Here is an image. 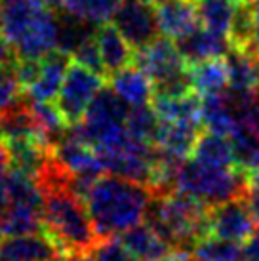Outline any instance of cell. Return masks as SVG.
I'll list each match as a JSON object with an SVG mask.
<instances>
[{
  "label": "cell",
  "instance_id": "1",
  "mask_svg": "<svg viewBox=\"0 0 259 261\" xmlns=\"http://www.w3.org/2000/svg\"><path fill=\"white\" fill-rule=\"evenodd\" d=\"M42 193L44 232L54 240L67 259L92 255L99 244L84 196L76 191V181L51 156L36 175Z\"/></svg>",
  "mask_w": 259,
  "mask_h": 261
},
{
  "label": "cell",
  "instance_id": "2",
  "mask_svg": "<svg viewBox=\"0 0 259 261\" xmlns=\"http://www.w3.org/2000/svg\"><path fill=\"white\" fill-rule=\"evenodd\" d=\"M84 200L99 240H107L143 223L152 193L141 183L105 174L95 179Z\"/></svg>",
  "mask_w": 259,
  "mask_h": 261
},
{
  "label": "cell",
  "instance_id": "3",
  "mask_svg": "<svg viewBox=\"0 0 259 261\" xmlns=\"http://www.w3.org/2000/svg\"><path fill=\"white\" fill-rule=\"evenodd\" d=\"M2 35L19 59H44L58 50V17L44 0H2Z\"/></svg>",
  "mask_w": 259,
  "mask_h": 261
},
{
  "label": "cell",
  "instance_id": "4",
  "mask_svg": "<svg viewBox=\"0 0 259 261\" xmlns=\"http://www.w3.org/2000/svg\"><path fill=\"white\" fill-rule=\"evenodd\" d=\"M208 212L210 208L200 200L181 191H173L160 196L152 195L145 221L173 250L191 252L198 240L210 237Z\"/></svg>",
  "mask_w": 259,
  "mask_h": 261
},
{
  "label": "cell",
  "instance_id": "5",
  "mask_svg": "<svg viewBox=\"0 0 259 261\" xmlns=\"http://www.w3.org/2000/svg\"><path fill=\"white\" fill-rule=\"evenodd\" d=\"M250 175L237 166H214L196 159L185 160L177 174V191L214 208L229 200L246 198Z\"/></svg>",
  "mask_w": 259,
  "mask_h": 261
},
{
  "label": "cell",
  "instance_id": "6",
  "mask_svg": "<svg viewBox=\"0 0 259 261\" xmlns=\"http://www.w3.org/2000/svg\"><path fill=\"white\" fill-rule=\"evenodd\" d=\"M105 82L107 79H103L101 74L90 71L72 59L67 69L61 92L56 99V107L59 109L67 126H74L84 118L95 95L105 88Z\"/></svg>",
  "mask_w": 259,
  "mask_h": 261
},
{
  "label": "cell",
  "instance_id": "7",
  "mask_svg": "<svg viewBox=\"0 0 259 261\" xmlns=\"http://www.w3.org/2000/svg\"><path fill=\"white\" fill-rule=\"evenodd\" d=\"M255 227H257V221L253 218L246 198L229 200V202L210 208L208 212L210 237L242 244L252 237Z\"/></svg>",
  "mask_w": 259,
  "mask_h": 261
},
{
  "label": "cell",
  "instance_id": "8",
  "mask_svg": "<svg viewBox=\"0 0 259 261\" xmlns=\"http://www.w3.org/2000/svg\"><path fill=\"white\" fill-rule=\"evenodd\" d=\"M113 25L120 31L134 50H141L160 37L157 10L151 4L139 0H122L120 8L113 17Z\"/></svg>",
  "mask_w": 259,
  "mask_h": 261
},
{
  "label": "cell",
  "instance_id": "9",
  "mask_svg": "<svg viewBox=\"0 0 259 261\" xmlns=\"http://www.w3.org/2000/svg\"><path fill=\"white\" fill-rule=\"evenodd\" d=\"M154 10L160 37L170 38L173 42L200 27L198 6L194 0H162Z\"/></svg>",
  "mask_w": 259,
  "mask_h": 261
},
{
  "label": "cell",
  "instance_id": "10",
  "mask_svg": "<svg viewBox=\"0 0 259 261\" xmlns=\"http://www.w3.org/2000/svg\"><path fill=\"white\" fill-rule=\"evenodd\" d=\"M67 259L46 232L6 237L0 242V261H63Z\"/></svg>",
  "mask_w": 259,
  "mask_h": 261
},
{
  "label": "cell",
  "instance_id": "11",
  "mask_svg": "<svg viewBox=\"0 0 259 261\" xmlns=\"http://www.w3.org/2000/svg\"><path fill=\"white\" fill-rule=\"evenodd\" d=\"M200 122L187 120H160L154 147L173 159L185 162L193 156L194 145L202 134Z\"/></svg>",
  "mask_w": 259,
  "mask_h": 261
},
{
  "label": "cell",
  "instance_id": "12",
  "mask_svg": "<svg viewBox=\"0 0 259 261\" xmlns=\"http://www.w3.org/2000/svg\"><path fill=\"white\" fill-rule=\"evenodd\" d=\"M175 46H177L181 58L185 59V63L189 67L198 65V63L208 61V59L227 58L232 51L229 38L204 29L202 25L198 29H194L193 33H189L187 37L175 40Z\"/></svg>",
  "mask_w": 259,
  "mask_h": 261
},
{
  "label": "cell",
  "instance_id": "13",
  "mask_svg": "<svg viewBox=\"0 0 259 261\" xmlns=\"http://www.w3.org/2000/svg\"><path fill=\"white\" fill-rule=\"evenodd\" d=\"M71 61L72 58L63 50H56L51 51L50 56H46L42 59V67H40L38 79L27 90V97L33 99V101L56 103Z\"/></svg>",
  "mask_w": 259,
  "mask_h": 261
},
{
  "label": "cell",
  "instance_id": "14",
  "mask_svg": "<svg viewBox=\"0 0 259 261\" xmlns=\"http://www.w3.org/2000/svg\"><path fill=\"white\" fill-rule=\"evenodd\" d=\"M94 35L97 48H99L101 63H103L109 76L122 71L126 67L134 65L136 50L130 46V42L120 35V31L116 29L113 23L99 25Z\"/></svg>",
  "mask_w": 259,
  "mask_h": 261
},
{
  "label": "cell",
  "instance_id": "15",
  "mask_svg": "<svg viewBox=\"0 0 259 261\" xmlns=\"http://www.w3.org/2000/svg\"><path fill=\"white\" fill-rule=\"evenodd\" d=\"M120 240L137 261H160L168 254L175 252L147 221L122 232Z\"/></svg>",
  "mask_w": 259,
  "mask_h": 261
},
{
  "label": "cell",
  "instance_id": "16",
  "mask_svg": "<svg viewBox=\"0 0 259 261\" xmlns=\"http://www.w3.org/2000/svg\"><path fill=\"white\" fill-rule=\"evenodd\" d=\"M111 88L115 94L128 103L130 107L149 105L154 97V86L151 79L137 65H130L118 73L111 74Z\"/></svg>",
  "mask_w": 259,
  "mask_h": 261
},
{
  "label": "cell",
  "instance_id": "17",
  "mask_svg": "<svg viewBox=\"0 0 259 261\" xmlns=\"http://www.w3.org/2000/svg\"><path fill=\"white\" fill-rule=\"evenodd\" d=\"M202 122L212 134L225 138L232 136L238 126V115L229 92L202 97Z\"/></svg>",
  "mask_w": 259,
  "mask_h": 261
},
{
  "label": "cell",
  "instance_id": "18",
  "mask_svg": "<svg viewBox=\"0 0 259 261\" xmlns=\"http://www.w3.org/2000/svg\"><path fill=\"white\" fill-rule=\"evenodd\" d=\"M0 232L4 237H21L44 232L42 206L29 202H8L0 216Z\"/></svg>",
  "mask_w": 259,
  "mask_h": 261
},
{
  "label": "cell",
  "instance_id": "19",
  "mask_svg": "<svg viewBox=\"0 0 259 261\" xmlns=\"http://www.w3.org/2000/svg\"><path fill=\"white\" fill-rule=\"evenodd\" d=\"M191 82L196 94L217 95L227 94L230 88V73L227 58H216L202 61L198 65H191Z\"/></svg>",
  "mask_w": 259,
  "mask_h": 261
},
{
  "label": "cell",
  "instance_id": "20",
  "mask_svg": "<svg viewBox=\"0 0 259 261\" xmlns=\"http://www.w3.org/2000/svg\"><path fill=\"white\" fill-rule=\"evenodd\" d=\"M232 95H248L259 90V54L232 50L227 56Z\"/></svg>",
  "mask_w": 259,
  "mask_h": 261
},
{
  "label": "cell",
  "instance_id": "21",
  "mask_svg": "<svg viewBox=\"0 0 259 261\" xmlns=\"http://www.w3.org/2000/svg\"><path fill=\"white\" fill-rule=\"evenodd\" d=\"M122 0H63L61 12L86 25H105L113 21Z\"/></svg>",
  "mask_w": 259,
  "mask_h": 261
},
{
  "label": "cell",
  "instance_id": "22",
  "mask_svg": "<svg viewBox=\"0 0 259 261\" xmlns=\"http://www.w3.org/2000/svg\"><path fill=\"white\" fill-rule=\"evenodd\" d=\"M196 6L204 29L229 38V31L237 14V0H198Z\"/></svg>",
  "mask_w": 259,
  "mask_h": 261
},
{
  "label": "cell",
  "instance_id": "23",
  "mask_svg": "<svg viewBox=\"0 0 259 261\" xmlns=\"http://www.w3.org/2000/svg\"><path fill=\"white\" fill-rule=\"evenodd\" d=\"M193 159L214 164V166H237L232 143L225 136H217L212 132H202L193 151Z\"/></svg>",
  "mask_w": 259,
  "mask_h": 261
},
{
  "label": "cell",
  "instance_id": "24",
  "mask_svg": "<svg viewBox=\"0 0 259 261\" xmlns=\"http://www.w3.org/2000/svg\"><path fill=\"white\" fill-rule=\"evenodd\" d=\"M232 151H235V162L237 168L248 175L259 170V138H255L252 132L238 122L237 130L230 136Z\"/></svg>",
  "mask_w": 259,
  "mask_h": 261
},
{
  "label": "cell",
  "instance_id": "25",
  "mask_svg": "<svg viewBox=\"0 0 259 261\" xmlns=\"http://www.w3.org/2000/svg\"><path fill=\"white\" fill-rule=\"evenodd\" d=\"M159 126L160 118L151 103L149 105H139V107H130L128 118H126V128H128L130 136L134 139L154 145Z\"/></svg>",
  "mask_w": 259,
  "mask_h": 261
},
{
  "label": "cell",
  "instance_id": "26",
  "mask_svg": "<svg viewBox=\"0 0 259 261\" xmlns=\"http://www.w3.org/2000/svg\"><path fill=\"white\" fill-rule=\"evenodd\" d=\"M194 261H238L244 257L240 244L217 237H204L191 250Z\"/></svg>",
  "mask_w": 259,
  "mask_h": 261
},
{
  "label": "cell",
  "instance_id": "27",
  "mask_svg": "<svg viewBox=\"0 0 259 261\" xmlns=\"http://www.w3.org/2000/svg\"><path fill=\"white\" fill-rule=\"evenodd\" d=\"M230 97H232L235 107H237L238 122L252 132L255 138H259V92L248 95L230 94Z\"/></svg>",
  "mask_w": 259,
  "mask_h": 261
},
{
  "label": "cell",
  "instance_id": "28",
  "mask_svg": "<svg viewBox=\"0 0 259 261\" xmlns=\"http://www.w3.org/2000/svg\"><path fill=\"white\" fill-rule=\"evenodd\" d=\"M76 63L84 65L86 69L94 71V73L101 74L103 79H109L105 67L101 63V56H99V48H97V42H95V35H88L82 42L76 46V50L72 51L71 56Z\"/></svg>",
  "mask_w": 259,
  "mask_h": 261
},
{
  "label": "cell",
  "instance_id": "29",
  "mask_svg": "<svg viewBox=\"0 0 259 261\" xmlns=\"http://www.w3.org/2000/svg\"><path fill=\"white\" fill-rule=\"evenodd\" d=\"M21 82L17 76L15 67H0V111L8 109L10 105L19 101L21 95Z\"/></svg>",
  "mask_w": 259,
  "mask_h": 261
},
{
  "label": "cell",
  "instance_id": "30",
  "mask_svg": "<svg viewBox=\"0 0 259 261\" xmlns=\"http://www.w3.org/2000/svg\"><path fill=\"white\" fill-rule=\"evenodd\" d=\"M92 257L95 261H137L128 248L124 246L120 237L99 240V244L92 252Z\"/></svg>",
  "mask_w": 259,
  "mask_h": 261
},
{
  "label": "cell",
  "instance_id": "31",
  "mask_svg": "<svg viewBox=\"0 0 259 261\" xmlns=\"http://www.w3.org/2000/svg\"><path fill=\"white\" fill-rule=\"evenodd\" d=\"M10 172V154L4 145V141L0 139V216L8 206V189H6V175Z\"/></svg>",
  "mask_w": 259,
  "mask_h": 261
},
{
  "label": "cell",
  "instance_id": "32",
  "mask_svg": "<svg viewBox=\"0 0 259 261\" xmlns=\"http://www.w3.org/2000/svg\"><path fill=\"white\" fill-rule=\"evenodd\" d=\"M246 202L250 206V210H252L255 221L259 223V170L250 175V189H248Z\"/></svg>",
  "mask_w": 259,
  "mask_h": 261
},
{
  "label": "cell",
  "instance_id": "33",
  "mask_svg": "<svg viewBox=\"0 0 259 261\" xmlns=\"http://www.w3.org/2000/svg\"><path fill=\"white\" fill-rule=\"evenodd\" d=\"M17 61L19 58L15 54L14 46L4 38V35H0V67H15Z\"/></svg>",
  "mask_w": 259,
  "mask_h": 261
},
{
  "label": "cell",
  "instance_id": "34",
  "mask_svg": "<svg viewBox=\"0 0 259 261\" xmlns=\"http://www.w3.org/2000/svg\"><path fill=\"white\" fill-rule=\"evenodd\" d=\"M242 252H244L246 261H259V225L255 227L252 237L244 242Z\"/></svg>",
  "mask_w": 259,
  "mask_h": 261
},
{
  "label": "cell",
  "instance_id": "35",
  "mask_svg": "<svg viewBox=\"0 0 259 261\" xmlns=\"http://www.w3.org/2000/svg\"><path fill=\"white\" fill-rule=\"evenodd\" d=\"M250 10H252V21H253V44L250 51L259 54V0H248Z\"/></svg>",
  "mask_w": 259,
  "mask_h": 261
},
{
  "label": "cell",
  "instance_id": "36",
  "mask_svg": "<svg viewBox=\"0 0 259 261\" xmlns=\"http://www.w3.org/2000/svg\"><path fill=\"white\" fill-rule=\"evenodd\" d=\"M160 261H194V259H193V255H191V252H181V250H175V252L168 254L164 259H160Z\"/></svg>",
  "mask_w": 259,
  "mask_h": 261
},
{
  "label": "cell",
  "instance_id": "37",
  "mask_svg": "<svg viewBox=\"0 0 259 261\" xmlns=\"http://www.w3.org/2000/svg\"><path fill=\"white\" fill-rule=\"evenodd\" d=\"M69 261H95L92 255H86V257H72V259H69Z\"/></svg>",
  "mask_w": 259,
  "mask_h": 261
},
{
  "label": "cell",
  "instance_id": "38",
  "mask_svg": "<svg viewBox=\"0 0 259 261\" xmlns=\"http://www.w3.org/2000/svg\"><path fill=\"white\" fill-rule=\"evenodd\" d=\"M139 2H145V4H151V6H157L159 2H162V0H139Z\"/></svg>",
  "mask_w": 259,
  "mask_h": 261
},
{
  "label": "cell",
  "instance_id": "39",
  "mask_svg": "<svg viewBox=\"0 0 259 261\" xmlns=\"http://www.w3.org/2000/svg\"><path fill=\"white\" fill-rule=\"evenodd\" d=\"M0 31H2V0H0Z\"/></svg>",
  "mask_w": 259,
  "mask_h": 261
},
{
  "label": "cell",
  "instance_id": "40",
  "mask_svg": "<svg viewBox=\"0 0 259 261\" xmlns=\"http://www.w3.org/2000/svg\"><path fill=\"white\" fill-rule=\"evenodd\" d=\"M0 242H2V232H0Z\"/></svg>",
  "mask_w": 259,
  "mask_h": 261
},
{
  "label": "cell",
  "instance_id": "41",
  "mask_svg": "<svg viewBox=\"0 0 259 261\" xmlns=\"http://www.w3.org/2000/svg\"><path fill=\"white\" fill-rule=\"evenodd\" d=\"M237 2H244V0H237Z\"/></svg>",
  "mask_w": 259,
  "mask_h": 261
},
{
  "label": "cell",
  "instance_id": "42",
  "mask_svg": "<svg viewBox=\"0 0 259 261\" xmlns=\"http://www.w3.org/2000/svg\"><path fill=\"white\" fill-rule=\"evenodd\" d=\"M63 261H69V259H63Z\"/></svg>",
  "mask_w": 259,
  "mask_h": 261
},
{
  "label": "cell",
  "instance_id": "43",
  "mask_svg": "<svg viewBox=\"0 0 259 261\" xmlns=\"http://www.w3.org/2000/svg\"><path fill=\"white\" fill-rule=\"evenodd\" d=\"M257 92H259V90H257Z\"/></svg>",
  "mask_w": 259,
  "mask_h": 261
}]
</instances>
